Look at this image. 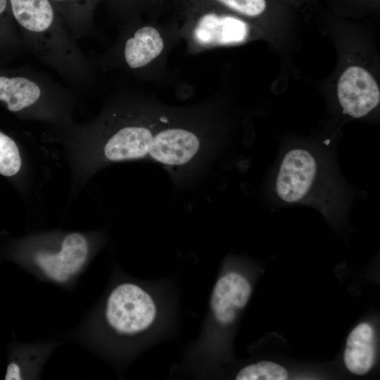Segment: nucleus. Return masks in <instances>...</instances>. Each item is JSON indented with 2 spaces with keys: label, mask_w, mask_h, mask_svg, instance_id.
<instances>
[{
  "label": "nucleus",
  "mask_w": 380,
  "mask_h": 380,
  "mask_svg": "<svg viewBox=\"0 0 380 380\" xmlns=\"http://www.w3.org/2000/svg\"><path fill=\"white\" fill-rule=\"evenodd\" d=\"M158 313L157 303L145 289L133 282H122L108 293L103 319L107 329L114 335L133 338L153 327Z\"/></svg>",
  "instance_id": "obj_7"
},
{
  "label": "nucleus",
  "mask_w": 380,
  "mask_h": 380,
  "mask_svg": "<svg viewBox=\"0 0 380 380\" xmlns=\"http://www.w3.org/2000/svg\"><path fill=\"white\" fill-rule=\"evenodd\" d=\"M22 160L15 141L0 131V175L11 177L20 171Z\"/></svg>",
  "instance_id": "obj_16"
},
{
  "label": "nucleus",
  "mask_w": 380,
  "mask_h": 380,
  "mask_svg": "<svg viewBox=\"0 0 380 380\" xmlns=\"http://www.w3.org/2000/svg\"><path fill=\"white\" fill-rule=\"evenodd\" d=\"M72 94L49 75L32 69L0 68V102L16 114L56 118L64 115Z\"/></svg>",
  "instance_id": "obj_6"
},
{
  "label": "nucleus",
  "mask_w": 380,
  "mask_h": 380,
  "mask_svg": "<svg viewBox=\"0 0 380 380\" xmlns=\"http://www.w3.org/2000/svg\"><path fill=\"white\" fill-rule=\"evenodd\" d=\"M179 37L189 54L242 44L250 36L249 24L210 0H175Z\"/></svg>",
  "instance_id": "obj_5"
},
{
  "label": "nucleus",
  "mask_w": 380,
  "mask_h": 380,
  "mask_svg": "<svg viewBox=\"0 0 380 380\" xmlns=\"http://www.w3.org/2000/svg\"><path fill=\"white\" fill-rule=\"evenodd\" d=\"M337 94L343 112L353 118L366 115L380 101L376 80L367 70L359 66H350L342 73Z\"/></svg>",
  "instance_id": "obj_9"
},
{
  "label": "nucleus",
  "mask_w": 380,
  "mask_h": 380,
  "mask_svg": "<svg viewBox=\"0 0 380 380\" xmlns=\"http://www.w3.org/2000/svg\"><path fill=\"white\" fill-rule=\"evenodd\" d=\"M73 37L77 39L96 32L94 15L96 7L91 0H50Z\"/></svg>",
  "instance_id": "obj_12"
},
{
  "label": "nucleus",
  "mask_w": 380,
  "mask_h": 380,
  "mask_svg": "<svg viewBox=\"0 0 380 380\" xmlns=\"http://www.w3.org/2000/svg\"><path fill=\"white\" fill-rule=\"evenodd\" d=\"M25 51L8 0H0V60L8 61Z\"/></svg>",
  "instance_id": "obj_13"
},
{
  "label": "nucleus",
  "mask_w": 380,
  "mask_h": 380,
  "mask_svg": "<svg viewBox=\"0 0 380 380\" xmlns=\"http://www.w3.org/2000/svg\"><path fill=\"white\" fill-rule=\"evenodd\" d=\"M27 51L75 89L91 87L96 67L82 51L50 0H8Z\"/></svg>",
  "instance_id": "obj_2"
},
{
  "label": "nucleus",
  "mask_w": 380,
  "mask_h": 380,
  "mask_svg": "<svg viewBox=\"0 0 380 380\" xmlns=\"http://www.w3.org/2000/svg\"><path fill=\"white\" fill-rule=\"evenodd\" d=\"M210 101L170 106L132 90L115 94L89 127L106 161L148 160L161 165L175 184H188L205 167L215 148L217 125Z\"/></svg>",
  "instance_id": "obj_1"
},
{
  "label": "nucleus",
  "mask_w": 380,
  "mask_h": 380,
  "mask_svg": "<svg viewBox=\"0 0 380 380\" xmlns=\"http://www.w3.org/2000/svg\"><path fill=\"white\" fill-rule=\"evenodd\" d=\"M119 28L115 42L95 60L96 68L120 70L141 80L172 82L167 58L181 39L176 16L165 22L156 15L136 17Z\"/></svg>",
  "instance_id": "obj_3"
},
{
  "label": "nucleus",
  "mask_w": 380,
  "mask_h": 380,
  "mask_svg": "<svg viewBox=\"0 0 380 380\" xmlns=\"http://www.w3.org/2000/svg\"><path fill=\"white\" fill-rule=\"evenodd\" d=\"M103 0H91L94 6L96 8L97 6L102 2Z\"/></svg>",
  "instance_id": "obj_18"
},
{
  "label": "nucleus",
  "mask_w": 380,
  "mask_h": 380,
  "mask_svg": "<svg viewBox=\"0 0 380 380\" xmlns=\"http://www.w3.org/2000/svg\"><path fill=\"white\" fill-rule=\"evenodd\" d=\"M374 359L373 329L367 323H361L348 337L344 352L346 366L350 372L364 375L373 367Z\"/></svg>",
  "instance_id": "obj_11"
},
{
  "label": "nucleus",
  "mask_w": 380,
  "mask_h": 380,
  "mask_svg": "<svg viewBox=\"0 0 380 380\" xmlns=\"http://www.w3.org/2000/svg\"><path fill=\"white\" fill-rule=\"evenodd\" d=\"M89 246L87 238L78 232L67 234L56 251H37L33 261L39 270L51 281L63 284L70 280L87 261Z\"/></svg>",
  "instance_id": "obj_8"
},
{
  "label": "nucleus",
  "mask_w": 380,
  "mask_h": 380,
  "mask_svg": "<svg viewBox=\"0 0 380 380\" xmlns=\"http://www.w3.org/2000/svg\"><path fill=\"white\" fill-rule=\"evenodd\" d=\"M288 373L284 367L270 361H260L243 367L236 380H285Z\"/></svg>",
  "instance_id": "obj_15"
},
{
  "label": "nucleus",
  "mask_w": 380,
  "mask_h": 380,
  "mask_svg": "<svg viewBox=\"0 0 380 380\" xmlns=\"http://www.w3.org/2000/svg\"><path fill=\"white\" fill-rule=\"evenodd\" d=\"M251 291L248 281L238 273L229 272L220 277L210 298L215 319L222 325L233 322L238 312L246 305Z\"/></svg>",
  "instance_id": "obj_10"
},
{
  "label": "nucleus",
  "mask_w": 380,
  "mask_h": 380,
  "mask_svg": "<svg viewBox=\"0 0 380 380\" xmlns=\"http://www.w3.org/2000/svg\"><path fill=\"white\" fill-rule=\"evenodd\" d=\"M175 0H151L154 13L159 15L164 6L168 2L173 3Z\"/></svg>",
  "instance_id": "obj_17"
},
{
  "label": "nucleus",
  "mask_w": 380,
  "mask_h": 380,
  "mask_svg": "<svg viewBox=\"0 0 380 380\" xmlns=\"http://www.w3.org/2000/svg\"><path fill=\"white\" fill-rule=\"evenodd\" d=\"M275 191L289 203L310 205L328 215L342 208L341 189L326 163L313 151L295 148L279 167Z\"/></svg>",
  "instance_id": "obj_4"
},
{
  "label": "nucleus",
  "mask_w": 380,
  "mask_h": 380,
  "mask_svg": "<svg viewBox=\"0 0 380 380\" xmlns=\"http://www.w3.org/2000/svg\"><path fill=\"white\" fill-rule=\"evenodd\" d=\"M107 10L119 26L136 17L156 15L151 0H107Z\"/></svg>",
  "instance_id": "obj_14"
}]
</instances>
